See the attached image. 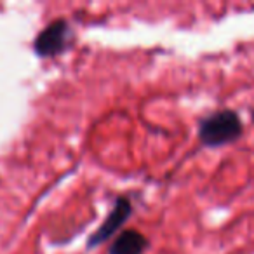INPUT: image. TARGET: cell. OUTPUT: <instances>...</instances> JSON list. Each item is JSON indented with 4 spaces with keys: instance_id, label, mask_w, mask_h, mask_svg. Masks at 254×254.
I'll return each instance as SVG.
<instances>
[{
    "instance_id": "obj_3",
    "label": "cell",
    "mask_w": 254,
    "mask_h": 254,
    "mask_svg": "<svg viewBox=\"0 0 254 254\" xmlns=\"http://www.w3.org/2000/svg\"><path fill=\"white\" fill-rule=\"evenodd\" d=\"M131 212H132V207H131V202H129V198L117 197L113 211L108 214V218L105 219V223H103V225L91 235L87 246L89 247H96V246H99L101 242H105V240H108L110 237H113V233H115L117 230H119L120 226L127 221V218L131 216Z\"/></svg>"
},
{
    "instance_id": "obj_4",
    "label": "cell",
    "mask_w": 254,
    "mask_h": 254,
    "mask_svg": "<svg viewBox=\"0 0 254 254\" xmlns=\"http://www.w3.org/2000/svg\"><path fill=\"white\" fill-rule=\"evenodd\" d=\"M148 247V240L136 230H127L120 233L113 246L110 247V254H143Z\"/></svg>"
},
{
    "instance_id": "obj_2",
    "label": "cell",
    "mask_w": 254,
    "mask_h": 254,
    "mask_svg": "<svg viewBox=\"0 0 254 254\" xmlns=\"http://www.w3.org/2000/svg\"><path fill=\"white\" fill-rule=\"evenodd\" d=\"M70 26L64 19H56L39 33L33 44V51L39 58H54L61 54L68 46Z\"/></svg>"
},
{
    "instance_id": "obj_1",
    "label": "cell",
    "mask_w": 254,
    "mask_h": 254,
    "mask_svg": "<svg viewBox=\"0 0 254 254\" xmlns=\"http://www.w3.org/2000/svg\"><path fill=\"white\" fill-rule=\"evenodd\" d=\"M242 136V122L239 115L232 110H221L205 117L198 126V139L202 145L223 146L233 143Z\"/></svg>"
}]
</instances>
